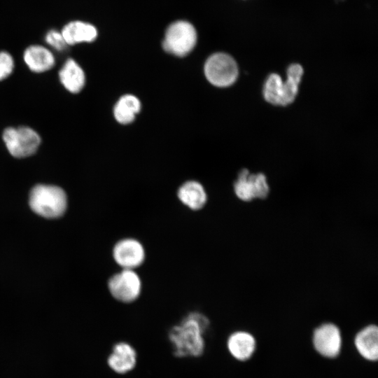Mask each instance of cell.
<instances>
[{"mask_svg":"<svg viewBox=\"0 0 378 378\" xmlns=\"http://www.w3.org/2000/svg\"><path fill=\"white\" fill-rule=\"evenodd\" d=\"M208 318L199 312H191L180 325L173 327L169 339L174 347V355L178 357L199 356L204 348L202 334L209 326Z\"/></svg>","mask_w":378,"mask_h":378,"instance_id":"1","label":"cell"},{"mask_svg":"<svg viewBox=\"0 0 378 378\" xmlns=\"http://www.w3.org/2000/svg\"><path fill=\"white\" fill-rule=\"evenodd\" d=\"M303 69L298 64H290L287 69V80L283 82L279 75L270 74L267 78L263 95L267 102L275 105L286 106L292 103L298 92V85Z\"/></svg>","mask_w":378,"mask_h":378,"instance_id":"2","label":"cell"},{"mask_svg":"<svg viewBox=\"0 0 378 378\" xmlns=\"http://www.w3.org/2000/svg\"><path fill=\"white\" fill-rule=\"evenodd\" d=\"M29 204L32 211L38 215L46 218H55L64 214L67 198L61 188L39 184L31 189Z\"/></svg>","mask_w":378,"mask_h":378,"instance_id":"3","label":"cell"},{"mask_svg":"<svg viewBox=\"0 0 378 378\" xmlns=\"http://www.w3.org/2000/svg\"><path fill=\"white\" fill-rule=\"evenodd\" d=\"M197 42V32L190 22L176 21L167 29L162 47L165 51L176 56L188 55Z\"/></svg>","mask_w":378,"mask_h":378,"instance_id":"4","label":"cell"},{"mask_svg":"<svg viewBox=\"0 0 378 378\" xmlns=\"http://www.w3.org/2000/svg\"><path fill=\"white\" fill-rule=\"evenodd\" d=\"M107 286L112 297L123 303L137 300L143 288L141 279L136 270L125 269L111 276Z\"/></svg>","mask_w":378,"mask_h":378,"instance_id":"5","label":"cell"},{"mask_svg":"<svg viewBox=\"0 0 378 378\" xmlns=\"http://www.w3.org/2000/svg\"><path fill=\"white\" fill-rule=\"evenodd\" d=\"M204 74L207 80L217 87H227L235 82L238 67L229 55L218 52L211 55L205 62Z\"/></svg>","mask_w":378,"mask_h":378,"instance_id":"6","label":"cell"},{"mask_svg":"<svg viewBox=\"0 0 378 378\" xmlns=\"http://www.w3.org/2000/svg\"><path fill=\"white\" fill-rule=\"evenodd\" d=\"M3 139L9 153L20 158L33 155L41 144L38 134L28 127H8L4 132Z\"/></svg>","mask_w":378,"mask_h":378,"instance_id":"7","label":"cell"},{"mask_svg":"<svg viewBox=\"0 0 378 378\" xmlns=\"http://www.w3.org/2000/svg\"><path fill=\"white\" fill-rule=\"evenodd\" d=\"M146 256L144 244L134 237L120 239L112 248L113 259L120 269L136 270L144 264Z\"/></svg>","mask_w":378,"mask_h":378,"instance_id":"8","label":"cell"},{"mask_svg":"<svg viewBox=\"0 0 378 378\" xmlns=\"http://www.w3.org/2000/svg\"><path fill=\"white\" fill-rule=\"evenodd\" d=\"M234 190L237 197L245 202L254 198L265 199L269 193V186L266 176L262 174H249L244 169L238 174L234 183Z\"/></svg>","mask_w":378,"mask_h":378,"instance_id":"9","label":"cell"},{"mask_svg":"<svg viewBox=\"0 0 378 378\" xmlns=\"http://www.w3.org/2000/svg\"><path fill=\"white\" fill-rule=\"evenodd\" d=\"M341 335L338 328L332 323H325L317 328L313 337L316 350L322 356L333 358L341 348Z\"/></svg>","mask_w":378,"mask_h":378,"instance_id":"10","label":"cell"},{"mask_svg":"<svg viewBox=\"0 0 378 378\" xmlns=\"http://www.w3.org/2000/svg\"><path fill=\"white\" fill-rule=\"evenodd\" d=\"M179 202L192 211H200L206 204L208 197L199 181L190 180L182 183L176 191Z\"/></svg>","mask_w":378,"mask_h":378,"instance_id":"11","label":"cell"},{"mask_svg":"<svg viewBox=\"0 0 378 378\" xmlns=\"http://www.w3.org/2000/svg\"><path fill=\"white\" fill-rule=\"evenodd\" d=\"M61 33L67 45L92 42L97 36L96 27L88 22L76 20L64 26Z\"/></svg>","mask_w":378,"mask_h":378,"instance_id":"12","label":"cell"},{"mask_svg":"<svg viewBox=\"0 0 378 378\" xmlns=\"http://www.w3.org/2000/svg\"><path fill=\"white\" fill-rule=\"evenodd\" d=\"M23 59L29 69L36 73L48 71L55 64L52 53L48 48L38 45L28 47L24 52Z\"/></svg>","mask_w":378,"mask_h":378,"instance_id":"13","label":"cell"},{"mask_svg":"<svg viewBox=\"0 0 378 378\" xmlns=\"http://www.w3.org/2000/svg\"><path fill=\"white\" fill-rule=\"evenodd\" d=\"M355 344L360 354L370 360H376L378 357V330L370 325L360 331L356 338Z\"/></svg>","mask_w":378,"mask_h":378,"instance_id":"14","label":"cell"},{"mask_svg":"<svg viewBox=\"0 0 378 378\" xmlns=\"http://www.w3.org/2000/svg\"><path fill=\"white\" fill-rule=\"evenodd\" d=\"M59 76L62 84L70 92L78 93L84 87L85 82L84 71L72 59L66 61L59 73Z\"/></svg>","mask_w":378,"mask_h":378,"instance_id":"15","label":"cell"},{"mask_svg":"<svg viewBox=\"0 0 378 378\" xmlns=\"http://www.w3.org/2000/svg\"><path fill=\"white\" fill-rule=\"evenodd\" d=\"M108 363L118 373H125L131 370L136 364V353L127 343L117 344L110 355Z\"/></svg>","mask_w":378,"mask_h":378,"instance_id":"16","label":"cell"},{"mask_svg":"<svg viewBox=\"0 0 378 378\" xmlns=\"http://www.w3.org/2000/svg\"><path fill=\"white\" fill-rule=\"evenodd\" d=\"M227 346L231 354L237 360H246L254 352L255 341L254 337L246 332H237L230 335Z\"/></svg>","mask_w":378,"mask_h":378,"instance_id":"17","label":"cell"},{"mask_svg":"<svg viewBox=\"0 0 378 378\" xmlns=\"http://www.w3.org/2000/svg\"><path fill=\"white\" fill-rule=\"evenodd\" d=\"M141 109L139 99L132 94L121 97L114 107V116L118 122L128 124L132 122Z\"/></svg>","mask_w":378,"mask_h":378,"instance_id":"18","label":"cell"},{"mask_svg":"<svg viewBox=\"0 0 378 378\" xmlns=\"http://www.w3.org/2000/svg\"><path fill=\"white\" fill-rule=\"evenodd\" d=\"M14 62L12 56L6 52H0V80L7 78L13 71Z\"/></svg>","mask_w":378,"mask_h":378,"instance_id":"19","label":"cell"},{"mask_svg":"<svg viewBox=\"0 0 378 378\" xmlns=\"http://www.w3.org/2000/svg\"><path fill=\"white\" fill-rule=\"evenodd\" d=\"M46 42L57 50H64L67 44L61 33L55 29L50 30L46 35Z\"/></svg>","mask_w":378,"mask_h":378,"instance_id":"20","label":"cell"}]
</instances>
